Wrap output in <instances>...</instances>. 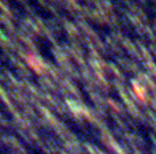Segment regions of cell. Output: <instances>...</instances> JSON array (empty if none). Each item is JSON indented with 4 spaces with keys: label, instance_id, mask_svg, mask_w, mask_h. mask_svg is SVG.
Wrapping results in <instances>:
<instances>
[{
    "label": "cell",
    "instance_id": "obj_1",
    "mask_svg": "<svg viewBox=\"0 0 156 154\" xmlns=\"http://www.w3.org/2000/svg\"><path fill=\"white\" fill-rule=\"evenodd\" d=\"M27 65H29L33 71H36V72H38V74L43 72V64H41L40 59H37V57L32 53L27 55Z\"/></svg>",
    "mask_w": 156,
    "mask_h": 154
}]
</instances>
